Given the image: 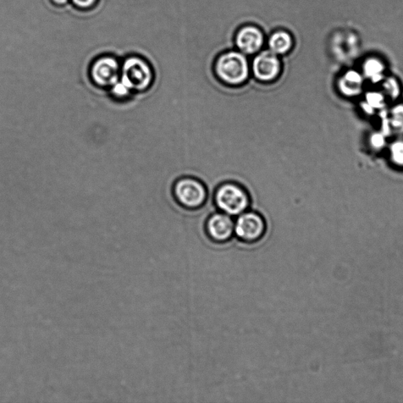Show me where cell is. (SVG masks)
Here are the masks:
<instances>
[{
  "instance_id": "cell-7",
  "label": "cell",
  "mask_w": 403,
  "mask_h": 403,
  "mask_svg": "<svg viewBox=\"0 0 403 403\" xmlns=\"http://www.w3.org/2000/svg\"><path fill=\"white\" fill-rule=\"evenodd\" d=\"M121 63L112 55H103L93 61L90 69V79L101 88H110L121 79Z\"/></svg>"
},
{
  "instance_id": "cell-4",
  "label": "cell",
  "mask_w": 403,
  "mask_h": 403,
  "mask_svg": "<svg viewBox=\"0 0 403 403\" xmlns=\"http://www.w3.org/2000/svg\"><path fill=\"white\" fill-rule=\"evenodd\" d=\"M173 196L182 207L198 209L206 203L208 192L201 180L192 176H183L175 181Z\"/></svg>"
},
{
  "instance_id": "cell-5",
  "label": "cell",
  "mask_w": 403,
  "mask_h": 403,
  "mask_svg": "<svg viewBox=\"0 0 403 403\" xmlns=\"http://www.w3.org/2000/svg\"><path fill=\"white\" fill-rule=\"evenodd\" d=\"M267 230L266 219L251 209L240 214L235 220V236L242 244H257L264 238Z\"/></svg>"
},
{
  "instance_id": "cell-8",
  "label": "cell",
  "mask_w": 403,
  "mask_h": 403,
  "mask_svg": "<svg viewBox=\"0 0 403 403\" xmlns=\"http://www.w3.org/2000/svg\"><path fill=\"white\" fill-rule=\"evenodd\" d=\"M204 231L214 244H227L235 236V220L223 212L213 213L204 223Z\"/></svg>"
},
{
  "instance_id": "cell-9",
  "label": "cell",
  "mask_w": 403,
  "mask_h": 403,
  "mask_svg": "<svg viewBox=\"0 0 403 403\" xmlns=\"http://www.w3.org/2000/svg\"><path fill=\"white\" fill-rule=\"evenodd\" d=\"M236 49L247 55L254 56L263 50L267 43V37L260 27L254 24H245L236 30L234 36Z\"/></svg>"
},
{
  "instance_id": "cell-2",
  "label": "cell",
  "mask_w": 403,
  "mask_h": 403,
  "mask_svg": "<svg viewBox=\"0 0 403 403\" xmlns=\"http://www.w3.org/2000/svg\"><path fill=\"white\" fill-rule=\"evenodd\" d=\"M213 201L216 209L231 217L239 216L251 207V197L244 187L226 181L215 190Z\"/></svg>"
},
{
  "instance_id": "cell-13",
  "label": "cell",
  "mask_w": 403,
  "mask_h": 403,
  "mask_svg": "<svg viewBox=\"0 0 403 403\" xmlns=\"http://www.w3.org/2000/svg\"><path fill=\"white\" fill-rule=\"evenodd\" d=\"M391 123L396 130L403 132V106L397 107L391 112Z\"/></svg>"
},
{
  "instance_id": "cell-3",
  "label": "cell",
  "mask_w": 403,
  "mask_h": 403,
  "mask_svg": "<svg viewBox=\"0 0 403 403\" xmlns=\"http://www.w3.org/2000/svg\"><path fill=\"white\" fill-rule=\"evenodd\" d=\"M120 80L132 92H143L152 87L156 74L147 60L139 55H130L121 63Z\"/></svg>"
},
{
  "instance_id": "cell-11",
  "label": "cell",
  "mask_w": 403,
  "mask_h": 403,
  "mask_svg": "<svg viewBox=\"0 0 403 403\" xmlns=\"http://www.w3.org/2000/svg\"><path fill=\"white\" fill-rule=\"evenodd\" d=\"M112 96L120 101L128 99L132 92L128 87H127L123 81L119 80L116 84L110 88Z\"/></svg>"
},
{
  "instance_id": "cell-1",
  "label": "cell",
  "mask_w": 403,
  "mask_h": 403,
  "mask_svg": "<svg viewBox=\"0 0 403 403\" xmlns=\"http://www.w3.org/2000/svg\"><path fill=\"white\" fill-rule=\"evenodd\" d=\"M213 71L216 79L229 87L245 85L251 77V62L248 56L236 49L218 55L213 65Z\"/></svg>"
},
{
  "instance_id": "cell-10",
  "label": "cell",
  "mask_w": 403,
  "mask_h": 403,
  "mask_svg": "<svg viewBox=\"0 0 403 403\" xmlns=\"http://www.w3.org/2000/svg\"><path fill=\"white\" fill-rule=\"evenodd\" d=\"M266 44L269 51L282 57L293 51L295 38L290 31L278 29L270 33Z\"/></svg>"
},
{
  "instance_id": "cell-14",
  "label": "cell",
  "mask_w": 403,
  "mask_h": 403,
  "mask_svg": "<svg viewBox=\"0 0 403 403\" xmlns=\"http://www.w3.org/2000/svg\"><path fill=\"white\" fill-rule=\"evenodd\" d=\"M99 0H70L74 7L81 11H87L95 8Z\"/></svg>"
},
{
  "instance_id": "cell-12",
  "label": "cell",
  "mask_w": 403,
  "mask_h": 403,
  "mask_svg": "<svg viewBox=\"0 0 403 403\" xmlns=\"http://www.w3.org/2000/svg\"><path fill=\"white\" fill-rule=\"evenodd\" d=\"M391 158L395 164L403 167V141L395 142L391 146Z\"/></svg>"
},
{
  "instance_id": "cell-6",
  "label": "cell",
  "mask_w": 403,
  "mask_h": 403,
  "mask_svg": "<svg viewBox=\"0 0 403 403\" xmlns=\"http://www.w3.org/2000/svg\"><path fill=\"white\" fill-rule=\"evenodd\" d=\"M251 76L258 83L272 84L277 81L284 71L281 57L269 50H262L254 55L251 62Z\"/></svg>"
},
{
  "instance_id": "cell-15",
  "label": "cell",
  "mask_w": 403,
  "mask_h": 403,
  "mask_svg": "<svg viewBox=\"0 0 403 403\" xmlns=\"http://www.w3.org/2000/svg\"><path fill=\"white\" fill-rule=\"evenodd\" d=\"M55 7L63 8L70 3V0H50Z\"/></svg>"
}]
</instances>
